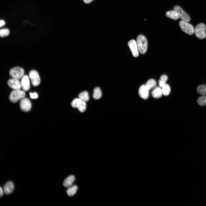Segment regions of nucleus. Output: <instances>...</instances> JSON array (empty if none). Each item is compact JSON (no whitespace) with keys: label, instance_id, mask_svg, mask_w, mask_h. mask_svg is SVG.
Masks as SVG:
<instances>
[{"label":"nucleus","instance_id":"4468645a","mask_svg":"<svg viewBox=\"0 0 206 206\" xmlns=\"http://www.w3.org/2000/svg\"><path fill=\"white\" fill-rule=\"evenodd\" d=\"M14 186L13 183L9 181L4 187V191L6 194L9 195L12 193L14 191Z\"/></svg>","mask_w":206,"mask_h":206},{"label":"nucleus","instance_id":"f03ea898","mask_svg":"<svg viewBox=\"0 0 206 206\" xmlns=\"http://www.w3.org/2000/svg\"><path fill=\"white\" fill-rule=\"evenodd\" d=\"M25 95L24 91L20 89L15 90L11 93L9 99L13 103L17 102L19 100L24 98Z\"/></svg>","mask_w":206,"mask_h":206},{"label":"nucleus","instance_id":"393cba45","mask_svg":"<svg viewBox=\"0 0 206 206\" xmlns=\"http://www.w3.org/2000/svg\"><path fill=\"white\" fill-rule=\"evenodd\" d=\"M198 104L201 106L206 105V96H203L199 98L197 100Z\"/></svg>","mask_w":206,"mask_h":206},{"label":"nucleus","instance_id":"39448f33","mask_svg":"<svg viewBox=\"0 0 206 206\" xmlns=\"http://www.w3.org/2000/svg\"><path fill=\"white\" fill-rule=\"evenodd\" d=\"M24 70L20 67H15L11 69L9 71L10 76L12 78L19 79L24 76Z\"/></svg>","mask_w":206,"mask_h":206},{"label":"nucleus","instance_id":"a878e982","mask_svg":"<svg viewBox=\"0 0 206 206\" xmlns=\"http://www.w3.org/2000/svg\"><path fill=\"white\" fill-rule=\"evenodd\" d=\"M9 31L7 29H2L0 31V35L1 37L7 36L9 35Z\"/></svg>","mask_w":206,"mask_h":206},{"label":"nucleus","instance_id":"20e7f679","mask_svg":"<svg viewBox=\"0 0 206 206\" xmlns=\"http://www.w3.org/2000/svg\"><path fill=\"white\" fill-rule=\"evenodd\" d=\"M179 25L182 30L187 34L192 35L194 32L193 27L188 22L181 20L179 21Z\"/></svg>","mask_w":206,"mask_h":206},{"label":"nucleus","instance_id":"4be33fe9","mask_svg":"<svg viewBox=\"0 0 206 206\" xmlns=\"http://www.w3.org/2000/svg\"><path fill=\"white\" fill-rule=\"evenodd\" d=\"M156 84L155 81L153 79L148 80L146 83L145 86L149 90L154 87Z\"/></svg>","mask_w":206,"mask_h":206},{"label":"nucleus","instance_id":"f8f14e48","mask_svg":"<svg viewBox=\"0 0 206 206\" xmlns=\"http://www.w3.org/2000/svg\"><path fill=\"white\" fill-rule=\"evenodd\" d=\"M21 87L24 91H27L30 88L29 78L27 75L24 76L21 81Z\"/></svg>","mask_w":206,"mask_h":206},{"label":"nucleus","instance_id":"dca6fc26","mask_svg":"<svg viewBox=\"0 0 206 206\" xmlns=\"http://www.w3.org/2000/svg\"><path fill=\"white\" fill-rule=\"evenodd\" d=\"M167 17L174 20H177L179 18V17L177 12L175 10L168 11L166 13Z\"/></svg>","mask_w":206,"mask_h":206},{"label":"nucleus","instance_id":"2eb2a0df","mask_svg":"<svg viewBox=\"0 0 206 206\" xmlns=\"http://www.w3.org/2000/svg\"><path fill=\"white\" fill-rule=\"evenodd\" d=\"M75 180V177L73 175H71L67 177L64 181L63 185L66 187H70Z\"/></svg>","mask_w":206,"mask_h":206},{"label":"nucleus","instance_id":"5701e85b","mask_svg":"<svg viewBox=\"0 0 206 206\" xmlns=\"http://www.w3.org/2000/svg\"><path fill=\"white\" fill-rule=\"evenodd\" d=\"M168 79L167 76L165 75H162L159 80V84L160 87L162 88L165 84Z\"/></svg>","mask_w":206,"mask_h":206},{"label":"nucleus","instance_id":"6e6552de","mask_svg":"<svg viewBox=\"0 0 206 206\" xmlns=\"http://www.w3.org/2000/svg\"><path fill=\"white\" fill-rule=\"evenodd\" d=\"M173 9L178 13L179 17L182 20L189 22L190 20V18L181 8L179 6H175L173 7Z\"/></svg>","mask_w":206,"mask_h":206},{"label":"nucleus","instance_id":"b1692460","mask_svg":"<svg viewBox=\"0 0 206 206\" xmlns=\"http://www.w3.org/2000/svg\"><path fill=\"white\" fill-rule=\"evenodd\" d=\"M162 90L163 94L164 96H167L170 93L171 89L169 86L166 84L162 88Z\"/></svg>","mask_w":206,"mask_h":206},{"label":"nucleus","instance_id":"f3484780","mask_svg":"<svg viewBox=\"0 0 206 206\" xmlns=\"http://www.w3.org/2000/svg\"><path fill=\"white\" fill-rule=\"evenodd\" d=\"M162 94V89L158 87L155 88L152 92V97L156 98L161 97Z\"/></svg>","mask_w":206,"mask_h":206},{"label":"nucleus","instance_id":"f257e3e1","mask_svg":"<svg viewBox=\"0 0 206 206\" xmlns=\"http://www.w3.org/2000/svg\"><path fill=\"white\" fill-rule=\"evenodd\" d=\"M136 42L139 52L141 54H145L147 48V41L145 37L143 35H139L137 38Z\"/></svg>","mask_w":206,"mask_h":206},{"label":"nucleus","instance_id":"c756f323","mask_svg":"<svg viewBox=\"0 0 206 206\" xmlns=\"http://www.w3.org/2000/svg\"><path fill=\"white\" fill-rule=\"evenodd\" d=\"M93 0H83L84 3H89L91 2Z\"/></svg>","mask_w":206,"mask_h":206},{"label":"nucleus","instance_id":"c85d7f7f","mask_svg":"<svg viewBox=\"0 0 206 206\" xmlns=\"http://www.w3.org/2000/svg\"><path fill=\"white\" fill-rule=\"evenodd\" d=\"M3 194V190L1 187L0 188V196L1 197Z\"/></svg>","mask_w":206,"mask_h":206},{"label":"nucleus","instance_id":"ddd939ff","mask_svg":"<svg viewBox=\"0 0 206 206\" xmlns=\"http://www.w3.org/2000/svg\"><path fill=\"white\" fill-rule=\"evenodd\" d=\"M138 94L139 96L144 99H147L149 97V90L145 85L141 86L139 89Z\"/></svg>","mask_w":206,"mask_h":206},{"label":"nucleus","instance_id":"1a4fd4ad","mask_svg":"<svg viewBox=\"0 0 206 206\" xmlns=\"http://www.w3.org/2000/svg\"><path fill=\"white\" fill-rule=\"evenodd\" d=\"M20 106L21 109L23 111L28 112L31 109V102L29 99L24 97L21 99L20 102Z\"/></svg>","mask_w":206,"mask_h":206},{"label":"nucleus","instance_id":"cd10ccee","mask_svg":"<svg viewBox=\"0 0 206 206\" xmlns=\"http://www.w3.org/2000/svg\"><path fill=\"white\" fill-rule=\"evenodd\" d=\"M5 24V22L3 20H1L0 21V27H1L4 25Z\"/></svg>","mask_w":206,"mask_h":206},{"label":"nucleus","instance_id":"bb28decb","mask_svg":"<svg viewBox=\"0 0 206 206\" xmlns=\"http://www.w3.org/2000/svg\"><path fill=\"white\" fill-rule=\"evenodd\" d=\"M29 94L31 98L32 99H36L38 97V95L36 93H30Z\"/></svg>","mask_w":206,"mask_h":206},{"label":"nucleus","instance_id":"a211bd4d","mask_svg":"<svg viewBox=\"0 0 206 206\" xmlns=\"http://www.w3.org/2000/svg\"><path fill=\"white\" fill-rule=\"evenodd\" d=\"M102 93L100 88L98 87L95 88L94 90L93 97L94 98L97 100L100 98L102 96Z\"/></svg>","mask_w":206,"mask_h":206},{"label":"nucleus","instance_id":"412c9836","mask_svg":"<svg viewBox=\"0 0 206 206\" xmlns=\"http://www.w3.org/2000/svg\"><path fill=\"white\" fill-rule=\"evenodd\" d=\"M197 92L201 95L206 96V85L199 86L197 88Z\"/></svg>","mask_w":206,"mask_h":206},{"label":"nucleus","instance_id":"9d476101","mask_svg":"<svg viewBox=\"0 0 206 206\" xmlns=\"http://www.w3.org/2000/svg\"><path fill=\"white\" fill-rule=\"evenodd\" d=\"M133 56L135 57H137L139 55V50L136 42L134 39L130 40L128 43Z\"/></svg>","mask_w":206,"mask_h":206},{"label":"nucleus","instance_id":"6ab92c4d","mask_svg":"<svg viewBox=\"0 0 206 206\" xmlns=\"http://www.w3.org/2000/svg\"><path fill=\"white\" fill-rule=\"evenodd\" d=\"M78 98L85 102L88 101L89 100L88 93L86 91L80 93L78 95Z\"/></svg>","mask_w":206,"mask_h":206},{"label":"nucleus","instance_id":"9b49d317","mask_svg":"<svg viewBox=\"0 0 206 206\" xmlns=\"http://www.w3.org/2000/svg\"><path fill=\"white\" fill-rule=\"evenodd\" d=\"M7 84L9 87L14 90L20 89L21 88V82L19 79L12 78L8 80Z\"/></svg>","mask_w":206,"mask_h":206},{"label":"nucleus","instance_id":"aec40b11","mask_svg":"<svg viewBox=\"0 0 206 206\" xmlns=\"http://www.w3.org/2000/svg\"><path fill=\"white\" fill-rule=\"evenodd\" d=\"M78 187L76 185H74L69 188L67 191V193L68 196H72L74 195L76 192Z\"/></svg>","mask_w":206,"mask_h":206},{"label":"nucleus","instance_id":"0eeeda50","mask_svg":"<svg viewBox=\"0 0 206 206\" xmlns=\"http://www.w3.org/2000/svg\"><path fill=\"white\" fill-rule=\"evenodd\" d=\"M29 76L33 86H36L39 85L40 82V79L37 71L35 70H31L29 73Z\"/></svg>","mask_w":206,"mask_h":206},{"label":"nucleus","instance_id":"423d86ee","mask_svg":"<svg viewBox=\"0 0 206 206\" xmlns=\"http://www.w3.org/2000/svg\"><path fill=\"white\" fill-rule=\"evenodd\" d=\"M72 107L74 108H77L81 112L85 111L86 108V102L81 100L79 98L74 99L71 103Z\"/></svg>","mask_w":206,"mask_h":206},{"label":"nucleus","instance_id":"7ed1b4c3","mask_svg":"<svg viewBox=\"0 0 206 206\" xmlns=\"http://www.w3.org/2000/svg\"><path fill=\"white\" fill-rule=\"evenodd\" d=\"M194 32L196 36L199 39H203L206 37V26L203 23H201L195 27Z\"/></svg>","mask_w":206,"mask_h":206}]
</instances>
